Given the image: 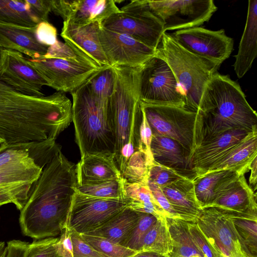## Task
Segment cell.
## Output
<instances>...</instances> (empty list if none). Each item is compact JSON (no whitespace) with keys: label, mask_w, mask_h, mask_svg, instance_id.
Wrapping results in <instances>:
<instances>
[{"label":"cell","mask_w":257,"mask_h":257,"mask_svg":"<svg viewBox=\"0 0 257 257\" xmlns=\"http://www.w3.org/2000/svg\"><path fill=\"white\" fill-rule=\"evenodd\" d=\"M72 121V102L64 93L30 96L0 80V139L6 144L56 141Z\"/></svg>","instance_id":"obj_1"},{"label":"cell","mask_w":257,"mask_h":257,"mask_svg":"<svg viewBox=\"0 0 257 257\" xmlns=\"http://www.w3.org/2000/svg\"><path fill=\"white\" fill-rule=\"evenodd\" d=\"M76 187L75 165L60 151L43 169L21 210L23 234L37 240L59 237L66 227Z\"/></svg>","instance_id":"obj_2"},{"label":"cell","mask_w":257,"mask_h":257,"mask_svg":"<svg viewBox=\"0 0 257 257\" xmlns=\"http://www.w3.org/2000/svg\"><path fill=\"white\" fill-rule=\"evenodd\" d=\"M196 113L199 147L230 130H257L256 112L239 84L217 72L206 85Z\"/></svg>","instance_id":"obj_3"},{"label":"cell","mask_w":257,"mask_h":257,"mask_svg":"<svg viewBox=\"0 0 257 257\" xmlns=\"http://www.w3.org/2000/svg\"><path fill=\"white\" fill-rule=\"evenodd\" d=\"M72 121L81 158L89 154L113 156L114 118L110 104L94 98L85 83L71 93Z\"/></svg>","instance_id":"obj_4"},{"label":"cell","mask_w":257,"mask_h":257,"mask_svg":"<svg viewBox=\"0 0 257 257\" xmlns=\"http://www.w3.org/2000/svg\"><path fill=\"white\" fill-rule=\"evenodd\" d=\"M115 84L110 99L115 134L114 158L127 144L139 150L142 111L140 98V67H112Z\"/></svg>","instance_id":"obj_5"},{"label":"cell","mask_w":257,"mask_h":257,"mask_svg":"<svg viewBox=\"0 0 257 257\" xmlns=\"http://www.w3.org/2000/svg\"><path fill=\"white\" fill-rule=\"evenodd\" d=\"M157 51L167 62L182 89L186 108L196 112L206 85L219 67L187 51L167 32L163 33Z\"/></svg>","instance_id":"obj_6"},{"label":"cell","mask_w":257,"mask_h":257,"mask_svg":"<svg viewBox=\"0 0 257 257\" xmlns=\"http://www.w3.org/2000/svg\"><path fill=\"white\" fill-rule=\"evenodd\" d=\"M141 105L153 136L177 141L190 151L192 158L199 145L196 112L178 106L152 105L141 102Z\"/></svg>","instance_id":"obj_7"},{"label":"cell","mask_w":257,"mask_h":257,"mask_svg":"<svg viewBox=\"0 0 257 257\" xmlns=\"http://www.w3.org/2000/svg\"><path fill=\"white\" fill-rule=\"evenodd\" d=\"M120 10L105 19L101 26L127 35L157 50L165 32L162 22L151 10L147 0L132 1Z\"/></svg>","instance_id":"obj_8"},{"label":"cell","mask_w":257,"mask_h":257,"mask_svg":"<svg viewBox=\"0 0 257 257\" xmlns=\"http://www.w3.org/2000/svg\"><path fill=\"white\" fill-rule=\"evenodd\" d=\"M139 85L142 103L186 108L182 89L170 66L157 51L140 67Z\"/></svg>","instance_id":"obj_9"},{"label":"cell","mask_w":257,"mask_h":257,"mask_svg":"<svg viewBox=\"0 0 257 257\" xmlns=\"http://www.w3.org/2000/svg\"><path fill=\"white\" fill-rule=\"evenodd\" d=\"M127 207L125 199H108L82 194L77 189L67 216L66 227L79 234L103 226Z\"/></svg>","instance_id":"obj_10"},{"label":"cell","mask_w":257,"mask_h":257,"mask_svg":"<svg viewBox=\"0 0 257 257\" xmlns=\"http://www.w3.org/2000/svg\"><path fill=\"white\" fill-rule=\"evenodd\" d=\"M152 12L161 20L165 32L200 27L217 10L212 0H147Z\"/></svg>","instance_id":"obj_11"},{"label":"cell","mask_w":257,"mask_h":257,"mask_svg":"<svg viewBox=\"0 0 257 257\" xmlns=\"http://www.w3.org/2000/svg\"><path fill=\"white\" fill-rule=\"evenodd\" d=\"M196 222L212 246L226 257H252L226 213L213 207L202 208Z\"/></svg>","instance_id":"obj_12"},{"label":"cell","mask_w":257,"mask_h":257,"mask_svg":"<svg viewBox=\"0 0 257 257\" xmlns=\"http://www.w3.org/2000/svg\"><path fill=\"white\" fill-rule=\"evenodd\" d=\"M172 35L185 50L219 67L233 50V39L223 29L212 31L196 27L178 30Z\"/></svg>","instance_id":"obj_13"},{"label":"cell","mask_w":257,"mask_h":257,"mask_svg":"<svg viewBox=\"0 0 257 257\" xmlns=\"http://www.w3.org/2000/svg\"><path fill=\"white\" fill-rule=\"evenodd\" d=\"M27 59L46 81L48 86L63 93L74 91L101 68L82 62L43 56L37 59Z\"/></svg>","instance_id":"obj_14"},{"label":"cell","mask_w":257,"mask_h":257,"mask_svg":"<svg viewBox=\"0 0 257 257\" xmlns=\"http://www.w3.org/2000/svg\"><path fill=\"white\" fill-rule=\"evenodd\" d=\"M0 80L17 91L30 96H45L42 92L47 82L18 52L0 48Z\"/></svg>","instance_id":"obj_15"},{"label":"cell","mask_w":257,"mask_h":257,"mask_svg":"<svg viewBox=\"0 0 257 257\" xmlns=\"http://www.w3.org/2000/svg\"><path fill=\"white\" fill-rule=\"evenodd\" d=\"M100 44L111 67L142 66L157 52L133 37L100 27Z\"/></svg>","instance_id":"obj_16"},{"label":"cell","mask_w":257,"mask_h":257,"mask_svg":"<svg viewBox=\"0 0 257 257\" xmlns=\"http://www.w3.org/2000/svg\"><path fill=\"white\" fill-rule=\"evenodd\" d=\"M43 169L32 162L12 164L0 169V206L13 203L21 211Z\"/></svg>","instance_id":"obj_17"},{"label":"cell","mask_w":257,"mask_h":257,"mask_svg":"<svg viewBox=\"0 0 257 257\" xmlns=\"http://www.w3.org/2000/svg\"><path fill=\"white\" fill-rule=\"evenodd\" d=\"M101 26L95 22L79 27L64 21L61 33L66 44L88 64L97 68L110 66L99 38Z\"/></svg>","instance_id":"obj_18"},{"label":"cell","mask_w":257,"mask_h":257,"mask_svg":"<svg viewBox=\"0 0 257 257\" xmlns=\"http://www.w3.org/2000/svg\"><path fill=\"white\" fill-rule=\"evenodd\" d=\"M249 133L242 130H230L203 142L191 158V168L195 178L204 174Z\"/></svg>","instance_id":"obj_19"},{"label":"cell","mask_w":257,"mask_h":257,"mask_svg":"<svg viewBox=\"0 0 257 257\" xmlns=\"http://www.w3.org/2000/svg\"><path fill=\"white\" fill-rule=\"evenodd\" d=\"M207 207L231 216H257L256 195L242 175L204 208Z\"/></svg>","instance_id":"obj_20"},{"label":"cell","mask_w":257,"mask_h":257,"mask_svg":"<svg viewBox=\"0 0 257 257\" xmlns=\"http://www.w3.org/2000/svg\"><path fill=\"white\" fill-rule=\"evenodd\" d=\"M60 151L56 141L6 144L0 150V169L24 162H34L44 168Z\"/></svg>","instance_id":"obj_21"},{"label":"cell","mask_w":257,"mask_h":257,"mask_svg":"<svg viewBox=\"0 0 257 257\" xmlns=\"http://www.w3.org/2000/svg\"><path fill=\"white\" fill-rule=\"evenodd\" d=\"M150 148L155 162L190 179L195 178L191 168V153L180 143L169 138L153 136Z\"/></svg>","instance_id":"obj_22"},{"label":"cell","mask_w":257,"mask_h":257,"mask_svg":"<svg viewBox=\"0 0 257 257\" xmlns=\"http://www.w3.org/2000/svg\"><path fill=\"white\" fill-rule=\"evenodd\" d=\"M48 46L41 44L35 27H27L0 22V48L24 54L31 59L40 58Z\"/></svg>","instance_id":"obj_23"},{"label":"cell","mask_w":257,"mask_h":257,"mask_svg":"<svg viewBox=\"0 0 257 257\" xmlns=\"http://www.w3.org/2000/svg\"><path fill=\"white\" fill-rule=\"evenodd\" d=\"M160 188L180 219L196 222L202 209L195 195L193 180L186 178Z\"/></svg>","instance_id":"obj_24"},{"label":"cell","mask_w":257,"mask_h":257,"mask_svg":"<svg viewBox=\"0 0 257 257\" xmlns=\"http://www.w3.org/2000/svg\"><path fill=\"white\" fill-rule=\"evenodd\" d=\"M247 171L245 169L221 170L195 178L193 181L195 195L201 209L213 202L239 177Z\"/></svg>","instance_id":"obj_25"},{"label":"cell","mask_w":257,"mask_h":257,"mask_svg":"<svg viewBox=\"0 0 257 257\" xmlns=\"http://www.w3.org/2000/svg\"><path fill=\"white\" fill-rule=\"evenodd\" d=\"M77 185L120 179L121 174L113 156L89 154L75 165Z\"/></svg>","instance_id":"obj_26"},{"label":"cell","mask_w":257,"mask_h":257,"mask_svg":"<svg viewBox=\"0 0 257 257\" xmlns=\"http://www.w3.org/2000/svg\"><path fill=\"white\" fill-rule=\"evenodd\" d=\"M257 55V0H249L246 21L233 65L239 78L250 69Z\"/></svg>","instance_id":"obj_27"},{"label":"cell","mask_w":257,"mask_h":257,"mask_svg":"<svg viewBox=\"0 0 257 257\" xmlns=\"http://www.w3.org/2000/svg\"><path fill=\"white\" fill-rule=\"evenodd\" d=\"M256 156L257 130L249 133L226 155L213 164L205 174L221 170L245 169L248 170L252 160Z\"/></svg>","instance_id":"obj_28"},{"label":"cell","mask_w":257,"mask_h":257,"mask_svg":"<svg viewBox=\"0 0 257 257\" xmlns=\"http://www.w3.org/2000/svg\"><path fill=\"white\" fill-rule=\"evenodd\" d=\"M113 0H76L73 13L66 21L77 26L102 22L111 15L120 12Z\"/></svg>","instance_id":"obj_29"},{"label":"cell","mask_w":257,"mask_h":257,"mask_svg":"<svg viewBox=\"0 0 257 257\" xmlns=\"http://www.w3.org/2000/svg\"><path fill=\"white\" fill-rule=\"evenodd\" d=\"M139 218V212L127 207L103 226L86 234L103 237L124 246Z\"/></svg>","instance_id":"obj_30"},{"label":"cell","mask_w":257,"mask_h":257,"mask_svg":"<svg viewBox=\"0 0 257 257\" xmlns=\"http://www.w3.org/2000/svg\"><path fill=\"white\" fill-rule=\"evenodd\" d=\"M124 192L127 207L137 212L151 214L158 219L168 218L167 213L155 199L148 183H131L124 180Z\"/></svg>","instance_id":"obj_31"},{"label":"cell","mask_w":257,"mask_h":257,"mask_svg":"<svg viewBox=\"0 0 257 257\" xmlns=\"http://www.w3.org/2000/svg\"><path fill=\"white\" fill-rule=\"evenodd\" d=\"M172 245L168 257H205L194 243L188 221L178 218H166Z\"/></svg>","instance_id":"obj_32"},{"label":"cell","mask_w":257,"mask_h":257,"mask_svg":"<svg viewBox=\"0 0 257 257\" xmlns=\"http://www.w3.org/2000/svg\"><path fill=\"white\" fill-rule=\"evenodd\" d=\"M0 22L35 27L41 21L32 12L26 0H0Z\"/></svg>","instance_id":"obj_33"},{"label":"cell","mask_w":257,"mask_h":257,"mask_svg":"<svg viewBox=\"0 0 257 257\" xmlns=\"http://www.w3.org/2000/svg\"><path fill=\"white\" fill-rule=\"evenodd\" d=\"M172 251L166 218L158 219L147 233L139 252H153L165 255Z\"/></svg>","instance_id":"obj_34"},{"label":"cell","mask_w":257,"mask_h":257,"mask_svg":"<svg viewBox=\"0 0 257 257\" xmlns=\"http://www.w3.org/2000/svg\"><path fill=\"white\" fill-rule=\"evenodd\" d=\"M92 96L108 104L115 84V72L111 66H104L93 74L85 82Z\"/></svg>","instance_id":"obj_35"},{"label":"cell","mask_w":257,"mask_h":257,"mask_svg":"<svg viewBox=\"0 0 257 257\" xmlns=\"http://www.w3.org/2000/svg\"><path fill=\"white\" fill-rule=\"evenodd\" d=\"M77 190L84 194L108 199H125L122 178L81 185Z\"/></svg>","instance_id":"obj_36"},{"label":"cell","mask_w":257,"mask_h":257,"mask_svg":"<svg viewBox=\"0 0 257 257\" xmlns=\"http://www.w3.org/2000/svg\"><path fill=\"white\" fill-rule=\"evenodd\" d=\"M229 216L247 251L252 257H256L257 216Z\"/></svg>","instance_id":"obj_37"},{"label":"cell","mask_w":257,"mask_h":257,"mask_svg":"<svg viewBox=\"0 0 257 257\" xmlns=\"http://www.w3.org/2000/svg\"><path fill=\"white\" fill-rule=\"evenodd\" d=\"M149 166L145 154L140 151H136L128 160L121 177L128 183H147Z\"/></svg>","instance_id":"obj_38"},{"label":"cell","mask_w":257,"mask_h":257,"mask_svg":"<svg viewBox=\"0 0 257 257\" xmlns=\"http://www.w3.org/2000/svg\"><path fill=\"white\" fill-rule=\"evenodd\" d=\"M80 235L95 250L107 257H132L138 252L103 237L87 234Z\"/></svg>","instance_id":"obj_39"},{"label":"cell","mask_w":257,"mask_h":257,"mask_svg":"<svg viewBox=\"0 0 257 257\" xmlns=\"http://www.w3.org/2000/svg\"><path fill=\"white\" fill-rule=\"evenodd\" d=\"M139 214L138 222L124 245L137 252L141 250L146 234L158 219L150 213L139 212Z\"/></svg>","instance_id":"obj_40"},{"label":"cell","mask_w":257,"mask_h":257,"mask_svg":"<svg viewBox=\"0 0 257 257\" xmlns=\"http://www.w3.org/2000/svg\"><path fill=\"white\" fill-rule=\"evenodd\" d=\"M148 177L149 181L160 187L168 186L180 180L186 178L175 170L161 165L154 161L149 167Z\"/></svg>","instance_id":"obj_41"},{"label":"cell","mask_w":257,"mask_h":257,"mask_svg":"<svg viewBox=\"0 0 257 257\" xmlns=\"http://www.w3.org/2000/svg\"><path fill=\"white\" fill-rule=\"evenodd\" d=\"M58 237H49L36 239L29 243L25 257H59L54 244Z\"/></svg>","instance_id":"obj_42"},{"label":"cell","mask_w":257,"mask_h":257,"mask_svg":"<svg viewBox=\"0 0 257 257\" xmlns=\"http://www.w3.org/2000/svg\"><path fill=\"white\" fill-rule=\"evenodd\" d=\"M188 226L194 243L204 255L205 257H216L218 251L212 246L196 222L188 221Z\"/></svg>","instance_id":"obj_43"},{"label":"cell","mask_w":257,"mask_h":257,"mask_svg":"<svg viewBox=\"0 0 257 257\" xmlns=\"http://www.w3.org/2000/svg\"><path fill=\"white\" fill-rule=\"evenodd\" d=\"M73 257H107L95 250L86 242L80 234L70 229Z\"/></svg>","instance_id":"obj_44"},{"label":"cell","mask_w":257,"mask_h":257,"mask_svg":"<svg viewBox=\"0 0 257 257\" xmlns=\"http://www.w3.org/2000/svg\"><path fill=\"white\" fill-rule=\"evenodd\" d=\"M43 56L47 58L74 60L88 64L84 59L78 56L67 44L59 41H57L53 45L49 46L47 53Z\"/></svg>","instance_id":"obj_45"},{"label":"cell","mask_w":257,"mask_h":257,"mask_svg":"<svg viewBox=\"0 0 257 257\" xmlns=\"http://www.w3.org/2000/svg\"><path fill=\"white\" fill-rule=\"evenodd\" d=\"M141 109L142 118L140 128L139 151L145 154L150 166L154 162L150 148L153 134L142 107Z\"/></svg>","instance_id":"obj_46"},{"label":"cell","mask_w":257,"mask_h":257,"mask_svg":"<svg viewBox=\"0 0 257 257\" xmlns=\"http://www.w3.org/2000/svg\"><path fill=\"white\" fill-rule=\"evenodd\" d=\"M36 34L39 41L48 47L58 41L57 30L48 22L39 23L36 27Z\"/></svg>","instance_id":"obj_47"},{"label":"cell","mask_w":257,"mask_h":257,"mask_svg":"<svg viewBox=\"0 0 257 257\" xmlns=\"http://www.w3.org/2000/svg\"><path fill=\"white\" fill-rule=\"evenodd\" d=\"M54 245L59 257H73V245L69 228L66 227L64 229Z\"/></svg>","instance_id":"obj_48"},{"label":"cell","mask_w":257,"mask_h":257,"mask_svg":"<svg viewBox=\"0 0 257 257\" xmlns=\"http://www.w3.org/2000/svg\"><path fill=\"white\" fill-rule=\"evenodd\" d=\"M148 185L157 202L167 213L168 218L180 219L164 195L161 188L149 180Z\"/></svg>","instance_id":"obj_49"},{"label":"cell","mask_w":257,"mask_h":257,"mask_svg":"<svg viewBox=\"0 0 257 257\" xmlns=\"http://www.w3.org/2000/svg\"><path fill=\"white\" fill-rule=\"evenodd\" d=\"M76 0H50L51 12L61 17L64 21L72 16Z\"/></svg>","instance_id":"obj_50"},{"label":"cell","mask_w":257,"mask_h":257,"mask_svg":"<svg viewBox=\"0 0 257 257\" xmlns=\"http://www.w3.org/2000/svg\"><path fill=\"white\" fill-rule=\"evenodd\" d=\"M26 2L32 12L41 22H48V15L51 12L50 0H26Z\"/></svg>","instance_id":"obj_51"},{"label":"cell","mask_w":257,"mask_h":257,"mask_svg":"<svg viewBox=\"0 0 257 257\" xmlns=\"http://www.w3.org/2000/svg\"><path fill=\"white\" fill-rule=\"evenodd\" d=\"M29 243L19 240L9 241L7 245L6 257H25Z\"/></svg>","instance_id":"obj_52"},{"label":"cell","mask_w":257,"mask_h":257,"mask_svg":"<svg viewBox=\"0 0 257 257\" xmlns=\"http://www.w3.org/2000/svg\"><path fill=\"white\" fill-rule=\"evenodd\" d=\"M257 158L255 157L252 160L249 167V170H250V175L249 178V186L255 191L256 190V181H257Z\"/></svg>","instance_id":"obj_53"},{"label":"cell","mask_w":257,"mask_h":257,"mask_svg":"<svg viewBox=\"0 0 257 257\" xmlns=\"http://www.w3.org/2000/svg\"><path fill=\"white\" fill-rule=\"evenodd\" d=\"M132 257H168L153 252H138Z\"/></svg>","instance_id":"obj_54"},{"label":"cell","mask_w":257,"mask_h":257,"mask_svg":"<svg viewBox=\"0 0 257 257\" xmlns=\"http://www.w3.org/2000/svg\"><path fill=\"white\" fill-rule=\"evenodd\" d=\"M7 253V245L3 241L0 242V257H6Z\"/></svg>","instance_id":"obj_55"},{"label":"cell","mask_w":257,"mask_h":257,"mask_svg":"<svg viewBox=\"0 0 257 257\" xmlns=\"http://www.w3.org/2000/svg\"><path fill=\"white\" fill-rule=\"evenodd\" d=\"M6 143L0 139V150L6 145Z\"/></svg>","instance_id":"obj_56"},{"label":"cell","mask_w":257,"mask_h":257,"mask_svg":"<svg viewBox=\"0 0 257 257\" xmlns=\"http://www.w3.org/2000/svg\"><path fill=\"white\" fill-rule=\"evenodd\" d=\"M216 257H226L224 254L218 251V254Z\"/></svg>","instance_id":"obj_57"},{"label":"cell","mask_w":257,"mask_h":257,"mask_svg":"<svg viewBox=\"0 0 257 257\" xmlns=\"http://www.w3.org/2000/svg\"><path fill=\"white\" fill-rule=\"evenodd\" d=\"M193 257H198V256H193Z\"/></svg>","instance_id":"obj_58"}]
</instances>
